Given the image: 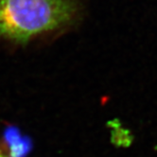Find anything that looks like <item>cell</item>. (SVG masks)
Returning a JSON list of instances; mask_svg holds the SVG:
<instances>
[{"label": "cell", "mask_w": 157, "mask_h": 157, "mask_svg": "<svg viewBox=\"0 0 157 157\" xmlns=\"http://www.w3.org/2000/svg\"><path fill=\"white\" fill-rule=\"evenodd\" d=\"M0 157H6V156H5L4 154H2L1 152H0Z\"/></svg>", "instance_id": "obj_3"}, {"label": "cell", "mask_w": 157, "mask_h": 157, "mask_svg": "<svg viewBox=\"0 0 157 157\" xmlns=\"http://www.w3.org/2000/svg\"><path fill=\"white\" fill-rule=\"evenodd\" d=\"M6 139L10 144V151L13 157H21L28 151V141L22 140L16 130H8L6 132Z\"/></svg>", "instance_id": "obj_2"}, {"label": "cell", "mask_w": 157, "mask_h": 157, "mask_svg": "<svg viewBox=\"0 0 157 157\" xmlns=\"http://www.w3.org/2000/svg\"><path fill=\"white\" fill-rule=\"evenodd\" d=\"M77 0H0V37L17 44L71 25Z\"/></svg>", "instance_id": "obj_1"}]
</instances>
